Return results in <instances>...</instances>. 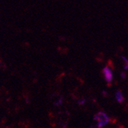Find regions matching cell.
<instances>
[{
  "label": "cell",
  "mask_w": 128,
  "mask_h": 128,
  "mask_svg": "<svg viewBox=\"0 0 128 128\" xmlns=\"http://www.w3.org/2000/svg\"><path fill=\"white\" fill-rule=\"evenodd\" d=\"M94 120L98 122V128H102L110 121V119L108 117V115L101 111L98 112L95 114Z\"/></svg>",
  "instance_id": "obj_1"
},
{
  "label": "cell",
  "mask_w": 128,
  "mask_h": 128,
  "mask_svg": "<svg viewBox=\"0 0 128 128\" xmlns=\"http://www.w3.org/2000/svg\"><path fill=\"white\" fill-rule=\"evenodd\" d=\"M102 72L104 74V78L105 79V80L108 83H110L113 80V73L111 72V70L108 67L104 68L102 70Z\"/></svg>",
  "instance_id": "obj_2"
},
{
  "label": "cell",
  "mask_w": 128,
  "mask_h": 128,
  "mask_svg": "<svg viewBox=\"0 0 128 128\" xmlns=\"http://www.w3.org/2000/svg\"><path fill=\"white\" fill-rule=\"evenodd\" d=\"M115 97H116V99H117L118 102V103H123L124 100V97L123 96V94L122 92L120 90H118L117 92H116L115 94Z\"/></svg>",
  "instance_id": "obj_3"
},
{
  "label": "cell",
  "mask_w": 128,
  "mask_h": 128,
  "mask_svg": "<svg viewBox=\"0 0 128 128\" xmlns=\"http://www.w3.org/2000/svg\"><path fill=\"white\" fill-rule=\"evenodd\" d=\"M121 58L124 61V68L125 70L128 69V59L126 58L124 56H121Z\"/></svg>",
  "instance_id": "obj_4"
}]
</instances>
